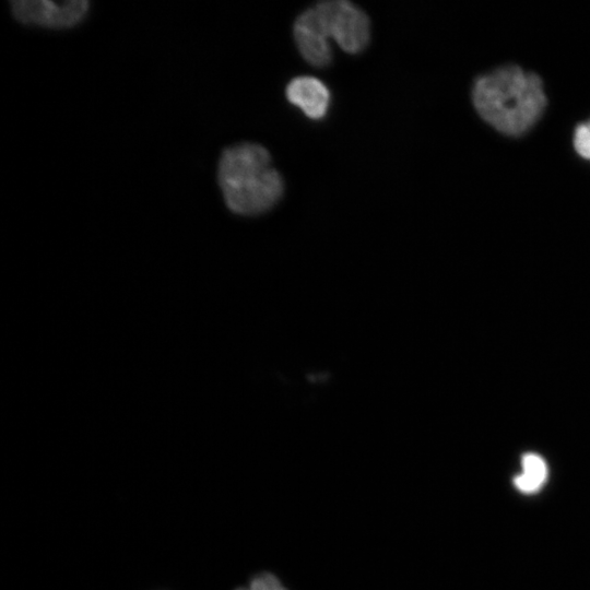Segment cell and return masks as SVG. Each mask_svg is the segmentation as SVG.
<instances>
[{
    "instance_id": "obj_7",
    "label": "cell",
    "mask_w": 590,
    "mask_h": 590,
    "mask_svg": "<svg viewBox=\"0 0 590 590\" xmlns=\"http://www.w3.org/2000/svg\"><path fill=\"white\" fill-rule=\"evenodd\" d=\"M573 141L576 152L590 161V120L576 127Z\"/></svg>"
},
{
    "instance_id": "obj_2",
    "label": "cell",
    "mask_w": 590,
    "mask_h": 590,
    "mask_svg": "<svg viewBox=\"0 0 590 590\" xmlns=\"http://www.w3.org/2000/svg\"><path fill=\"white\" fill-rule=\"evenodd\" d=\"M217 182L228 210L252 216L271 210L282 198L284 182L270 153L260 144L241 142L223 150Z\"/></svg>"
},
{
    "instance_id": "obj_6",
    "label": "cell",
    "mask_w": 590,
    "mask_h": 590,
    "mask_svg": "<svg viewBox=\"0 0 590 590\" xmlns=\"http://www.w3.org/2000/svg\"><path fill=\"white\" fill-rule=\"evenodd\" d=\"M521 467V473L514 480L516 487L524 494L538 492L547 477V465L544 459L536 453H526L522 457Z\"/></svg>"
},
{
    "instance_id": "obj_3",
    "label": "cell",
    "mask_w": 590,
    "mask_h": 590,
    "mask_svg": "<svg viewBox=\"0 0 590 590\" xmlns=\"http://www.w3.org/2000/svg\"><path fill=\"white\" fill-rule=\"evenodd\" d=\"M293 34L302 57L309 64L322 68L332 59L330 38L345 52L358 54L369 43L370 23L366 13L352 2L330 0L299 14Z\"/></svg>"
},
{
    "instance_id": "obj_1",
    "label": "cell",
    "mask_w": 590,
    "mask_h": 590,
    "mask_svg": "<svg viewBox=\"0 0 590 590\" xmlns=\"http://www.w3.org/2000/svg\"><path fill=\"white\" fill-rule=\"evenodd\" d=\"M472 101L487 123L512 137L527 132L546 106L541 79L517 66L500 67L477 78Z\"/></svg>"
},
{
    "instance_id": "obj_9",
    "label": "cell",
    "mask_w": 590,
    "mask_h": 590,
    "mask_svg": "<svg viewBox=\"0 0 590 590\" xmlns=\"http://www.w3.org/2000/svg\"><path fill=\"white\" fill-rule=\"evenodd\" d=\"M236 590H249V588H238Z\"/></svg>"
},
{
    "instance_id": "obj_4",
    "label": "cell",
    "mask_w": 590,
    "mask_h": 590,
    "mask_svg": "<svg viewBox=\"0 0 590 590\" xmlns=\"http://www.w3.org/2000/svg\"><path fill=\"white\" fill-rule=\"evenodd\" d=\"M10 5L20 23L52 30L76 26L90 11L86 0H14Z\"/></svg>"
},
{
    "instance_id": "obj_8",
    "label": "cell",
    "mask_w": 590,
    "mask_h": 590,
    "mask_svg": "<svg viewBox=\"0 0 590 590\" xmlns=\"http://www.w3.org/2000/svg\"><path fill=\"white\" fill-rule=\"evenodd\" d=\"M249 590H287L271 573H260L252 577Z\"/></svg>"
},
{
    "instance_id": "obj_5",
    "label": "cell",
    "mask_w": 590,
    "mask_h": 590,
    "mask_svg": "<svg viewBox=\"0 0 590 590\" xmlns=\"http://www.w3.org/2000/svg\"><path fill=\"white\" fill-rule=\"evenodd\" d=\"M287 101L298 107L308 118L321 119L331 102L328 86L319 79L309 75L297 76L286 86Z\"/></svg>"
}]
</instances>
